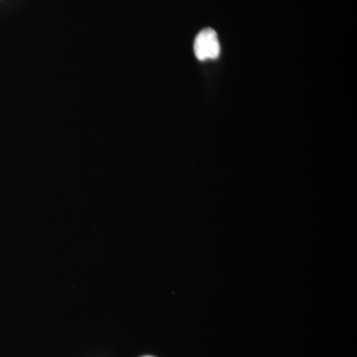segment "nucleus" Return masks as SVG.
Returning <instances> with one entry per match:
<instances>
[{
	"label": "nucleus",
	"mask_w": 357,
	"mask_h": 357,
	"mask_svg": "<svg viewBox=\"0 0 357 357\" xmlns=\"http://www.w3.org/2000/svg\"><path fill=\"white\" fill-rule=\"evenodd\" d=\"M146 357H150V356H146Z\"/></svg>",
	"instance_id": "obj_2"
},
{
	"label": "nucleus",
	"mask_w": 357,
	"mask_h": 357,
	"mask_svg": "<svg viewBox=\"0 0 357 357\" xmlns=\"http://www.w3.org/2000/svg\"><path fill=\"white\" fill-rule=\"evenodd\" d=\"M194 51L199 61L217 59L220 53L217 32L211 28L202 30L195 39Z\"/></svg>",
	"instance_id": "obj_1"
}]
</instances>
